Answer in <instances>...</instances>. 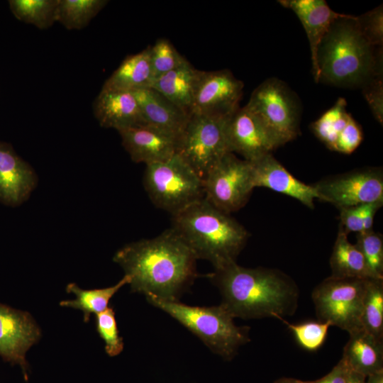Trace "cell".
Segmentation results:
<instances>
[{
    "mask_svg": "<svg viewBox=\"0 0 383 383\" xmlns=\"http://www.w3.org/2000/svg\"><path fill=\"white\" fill-rule=\"evenodd\" d=\"M106 0H58L56 21L68 30H80L107 4Z\"/></svg>",
    "mask_w": 383,
    "mask_h": 383,
    "instance_id": "cell-26",
    "label": "cell"
},
{
    "mask_svg": "<svg viewBox=\"0 0 383 383\" xmlns=\"http://www.w3.org/2000/svg\"><path fill=\"white\" fill-rule=\"evenodd\" d=\"M355 245L364 256L374 279H383V238L373 229L357 234Z\"/></svg>",
    "mask_w": 383,
    "mask_h": 383,
    "instance_id": "cell-31",
    "label": "cell"
},
{
    "mask_svg": "<svg viewBox=\"0 0 383 383\" xmlns=\"http://www.w3.org/2000/svg\"><path fill=\"white\" fill-rule=\"evenodd\" d=\"M330 265L332 277L373 278L363 255L355 244L348 240V234L341 228H339L333 246Z\"/></svg>",
    "mask_w": 383,
    "mask_h": 383,
    "instance_id": "cell-24",
    "label": "cell"
},
{
    "mask_svg": "<svg viewBox=\"0 0 383 383\" xmlns=\"http://www.w3.org/2000/svg\"><path fill=\"white\" fill-rule=\"evenodd\" d=\"M313 186L318 199L338 209L383 201L380 168L369 167L328 177Z\"/></svg>",
    "mask_w": 383,
    "mask_h": 383,
    "instance_id": "cell-11",
    "label": "cell"
},
{
    "mask_svg": "<svg viewBox=\"0 0 383 383\" xmlns=\"http://www.w3.org/2000/svg\"><path fill=\"white\" fill-rule=\"evenodd\" d=\"M228 117L192 113L178 140V153L202 178L229 152Z\"/></svg>",
    "mask_w": 383,
    "mask_h": 383,
    "instance_id": "cell-9",
    "label": "cell"
},
{
    "mask_svg": "<svg viewBox=\"0 0 383 383\" xmlns=\"http://www.w3.org/2000/svg\"><path fill=\"white\" fill-rule=\"evenodd\" d=\"M223 305L234 318H279L296 309L299 289L288 275L274 269L248 268L237 262L209 274Z\"/></svg>",
    "mask_w": 383,
    "mask_h": 383,
    "instance_id": "cell-2",
    "label": "cell"
},
{
    "mask_svg": "<svg viewBox=\"0 0 383 383\" xmlns=\"http://www.w3.org/2000/svg\"><path fill=\"white\" fill-rule=\"evenodd\" d=\"M152 84V74L148 46L138 53L127 56L106 80L102 89L134 91L150 88Z\"/></svg>",
    "mask_w": 383,
    "mask_h": 383,
    "instance_id": "cell-22",
    "label": "cell"
},
{
    "mask_svg": "<svg viewBox=\"0 0 383 383\" xmlns=\"http://www.w3.org/2000/svg\"><path fill=\"white\" fill-rule=\"evenodd\" d=\"M243 87L228 70H198L191 113L230 116L239 108Z\"/></svg>",
    "mask_w": 383,
    "mask_h": 383,
    "instance_id": "cell-12",
    "label": "cell"
},
{
    "mask_svg": "<svg viewBox=\"0 0 383 383\" xmlns=\"http://www.w3.org/2000/svg\"><path fill=\"white\" fill-rule=\"evenodd\" d=\"M197 72L198 70L187 61L156 79L150 88L191 113Z\"/></svg>",
    "mask_w": 383,
    "mask_h": 383,
    "instance_id": "cell-23",
    "label": "cell"
},
{
    "mask_svg": "<svg viewBox=\"0 0 383 383\" xmlns=\"http://www.w3.org/2000/svg\"><path fill=\"white\" fill-rule=\"evenodd\" d=\"M113 260L131 282L132 292L167 301H179L196 278V258L172 229L119 249Z\"/></svg>",
    "mask_w": 383,
    "mask_h": 383,
    "instance_id": "cell-1",
    "label": "cell"
},
{
    "mask_svg": "<svg viewBox=\"0 0 383 383\" xmlns=\"http://www.w3.org/2000/svg\"><path fill=\"white\" fill-rule=\"evenodd\" d=\"M347 102L339 98L335 104L311 123L314 135L330 150H333L336 140L352 116L347 111Z\"/></svg>",
    "mask_w": 383,
    "mask_h": 383,
    "instance_id": "cell-28",
    "label": "cell"
},
{
    "mask_svg": "<svg viewBox=\"0 0 383 383\" xmlns=\"http://www.w3.org/2000/svg\"><path fill=\"white\" fill-rule=\"evenodd\" d=\"M363 139V133L360 125L351 117L340 133L335 144L333 151L343 154H350L360 145Z\"/></svg>",
    "mask_w": 383,
    "mask_h": 383,
    "instance_id": "cell-35",
    "label": "cell"
},
{
    "mask_svg": "<svg viewBox=\"0 0 383 383\" xmlns=\"http://www.w3.org/2000/svg\"><path fill=\"white\" fill-rule=\"evenodd\" d=\"M382 205L383 201L361 205L362 231H370L372 229L374 216Z\"/></svg>",
    "mask_w": 383,
    "mask_h": 383,
    "instance_id": "cell-39",
    "label": "cell"
},
{
    "mask_svg": "<svg viewBox=\"0 0 383 383\" xmlns=\"http://www.w3.org/2000/svg\"><path fill=\"white\" fill-rule=\"evenodd\" d=\"M143 182L152 203L172 215L204 198L203 179L178 153L147 165Z\"/></svg>",
    "mask_w": 383,
    "mask_h": 383,
    "instance_id": "cell-6",
    "label": "cell"
},
{
    "mask_svg": "<svg viewBox=\"0 0 383 383\" xmlns=\"http://www.w3.org/2000/svg\"><path fill=\"white\" fill-rule=\"evenodd\" d=\"M203 183L204 199L231 214L245 205L255 188L250 162L228 152L209 170Z\"/></svg>",
    "mask_w": 383,
    "mask_h": 383,
    "instance_id": "cell-10",
    "label": "cell"
},
{
    "mask_svg": "<svg viewBox=\"0 0 383 383\" xmlns=\"http://www.w3.org/2000/svg\"><path fill=\"white\" fill-rule=\"evenodd\" d=\"M367 279L331 276L317 285L311 297L318 321L328 322L349 334L362 330Z\"/></svg>",
    "mask_w": 383,
    "mask_h": 383,
    "instance_id": "cell-8",
    "label": "cell"
},
{
    "mask_svg": "<svg viewBox=\"0 0 383 383\" xmlns=\"http://www.w3.org/2000/svg\"><path fill=\"white\" fill-rule=\"evenodd\" d=\"M150 59L152 83L188 61L169 40L163 38H159L152 46H150Z\"/></svg>",
    "mask_w": 383,
    "mask_h": 383,
    "instance_id": "cell-30",
    "label": "cell"
},
{
    "mask_svg": "<svg viewBox=\"0 0 383 383\" xmlns=\"http://www.w3.org/2000/svg\"><path fill=\"white\" fill-rule=\"evenodd\" d=\"M362 325L364 331L383 340V279H367Z\"/></svg>",
    "mask_w": 383,
    "mask_h": 383,
    "instance_id": "cell-29",
    "label": "cell"
},
{
    "mask_svg": "<svg viewBox=\"0 0 383 383\" xmlns=\"http://www.w3.org/2000/svg\"><path fill=\"white\" fill-rule=\"evenodd\" d=\"M339 209L340 219V228L345 233L348 234L350 232L359 233L362 231L361 205Z\"/></svg>",
    "mask_w": 383,
    "mask_h": 383,
    "instance_id": "cell-37",
    "label": "cell"
},
{
    "mask_svg": "<svg viewBox=\"0 0 383 383\" xmlns=\"http://www.w3.org/2000/svg\"><path fill=\"white\" fill-rule=\"evenodd\" d=\"M41 330L31 314L0 303V357L20 367L28 380V350L40 339Z\"/></svg>",
    "mask_w": 383,
    "mask_h": 383,
    "instance_id": "cell-13",
    "label": "cell"
},
{
    "mask_svg": "<svg viewBox=\"0 0 383 383\" xmlns=\"http://www.w3.org/2000/svg\"><path fill=\"white\" fill-rule=\"evenodd\" d=\"M350 370L343 358L324 377L305 383H347Z\"/></svg>",
    "mask_w": 383,
    "mask_h": 383,
    "instance_id": "cell-38",
    "label": "cell"
},
{
    "mask_svg": "<svg viewBox=\"0 0 383 383\" xmlns=\"http://www.w3.org/2000/svg\"><path fill=\"white\" fill-rule=\"evenodd\" d=\"M358 26L369 43L380 48L383 42V9L378 6L356 18Z\"/></svg>",
    "mask_w": 383,
    "mask_h": 383,
    "instance_id": "cell-34",
    "label": "cell"
},
{
    "mask_svg": "<svg viewBox=\"0 0 383 383\" xmlns=\"http://www.w3.org/2000/svg\"><path fill=\"white\" fill-rule=\"evenodd\" d=\"M93 109L95 117L104 128L118 131L145 126L138 102L131 91L101 89Z\"/></svg>",
    "mask_w": 383,
    "mask_h": 383,
    "instance_id": "cell-20",
    "label": "cell"
},
{
    "mask_svg": "<svg viewBox=\"0 0 383 383\" xmlns=\"http://www.w3.org/2000/svg\"><path fill=\"white\" fill-rule=\"evenodd\" d=\"M274 383H305V382L304 381H301V380L294 379V378L283 377V378L277 379Z\"/></svg>",
    "mask_w": 383,
    "mask_h": 383,
    "instance_id": "cell-42",
    "label": "cell"
},
{
    "mask_svg": "<svg viewBox=\"0 0 383 383\" xmlns=\"http://www.w3.org/2000/svg\"><path fill=\"white\" fill-rule=\"evenodd\" d=\"M131 92L138 102L145 126L160 130L179 140L191 113L150 87Z\"/></svg>",
    "mask_w": 383,
    "mask_h": 383,
    "instance_id": "cell-19",
    "label": "cell"
},
{
    "mask_svg": "<svg viewBox=\"0 0 383 383\" xmlns=\"http://www.w3.org/2000/svg\"><path fill=\"white\" fill-rule=\"evenodd\" d=\"M123 146L135 162L145 165L163 162L177 153L178 140L148 126L118 131Z\"/></svg>",
    "mask_w": 383,
    "mask_h": 383,
    "instance_id": "cell-18",
    "label": "cell"
},
{
    "mask_svg": "<svg viewBox=\"0 0 383 383\" xmlns=\"http://www.w3.org/2000/svg\"><path fill=\"white\" fill-rule=\"evenodd\" d=\"M172 228L196 260L210 262L214 270L236 262L249 237L231 214L204 198L172 215Z\"/></svg>",
    "mask_w": 383,
    "mask_h": 383,
    "instance_id": "cell-3",
    "label": "cell"
},
{
    "mask_svg": "<svg viewBox=\"0 0 383 383\" xmlns=\"http://www.w3.org/2000/svg\"><path fill=\"white\" fill-rule=\"evenodd\" d=\"M356 18L337 19L323 38L317 53L319 82L362 87L382 75V52L363 35Z\"/></svg>",
    "mask_w": 383,
    "mask_h": 383,
    "instance_id": "cell-4",
    "label": "cell"
},
{
    "mask_svg": "<svg viewBox=\"0 0 383 383\" xmlns=\"http://www.w3.org/2000/svg\"><path fill=\"white\" fill-rule=\"evenodd\" d=\"M279 3L293 11L302 23L309 42L313 76L315 82H319V45L331 25L345 14L333 11L323 0H280Z\"/></svg>",
    "mask_w": 383,
    "mask_h": 383,
    "instance_id": "cell-17",
    "label": "cell"
},
{
    "mask_svg": "<svg viewBox=\"0 0 383 383\" xmlns=\"http://www.w3.org/2000/svg\"><path fill=\"white\" fill-rule=\"evenodd\" d=\"M363 94L377 121L383 122V83L382 75L377 76L363 87Z\"/></svg>",
    "mask_w": 383,
    "mask_h": 383,
    "instance_id": "cell-36",
    "label": "cell"
},
{
    "mask_svg": "<svg viewBox=\"0 0 383 383\" xmlns=\"http://www.w3.org/2000/svg\"><path fill=\"white\" fill-rule=\"evenodd\" d=\"M342 358L351 371L365 377L383 370V340L363 329L350 334Z\"/></svg>",
    "mask_w": 383,
    "mask_h": 383,
    "instance_id": "cell-21",
    "label": "cell"
},
{
    "mask_svg": "<svg viewBox=\"0 0 383 383\" xmlns=\"http://www.w3.org/2000/svg\"><path fill=\"white\" fill-rule=\"evenodd\" d=\"M260 119L275 149L299 134L300 107L294 93L275 78L260 84L246 104Z\"/></svg>",
    "mask_w": 383,
    "mask_h": 383,
    "instance_id": "cell-7",
    "label": "cell"
},
{
    "mask_svg": "<svg viewBox=\"0 0 383 383\" xmlns=\"http://www.w3.org/2000/svg\"><path fill=\"white\" fill-rule=\"evenodd\" d=\"M37 184L28 163L8 143L0 141V202L16 206L24 202Z\"/></svg>",
    "mask_w": 383,
    "mask_h": 383,
    "instance_id": "cell-16",
    "label": "cell"
},
{
    "mask_svg": "<svg viewBox=\"0 0 383 383\" xmlns=\"http://www.w3.org/2000/svg\"><path fill=\"white\" fill-rule=\"evenodd\" d=\"M365 376L350 370L347 383H365Z\"/></svg>",
    "mask_w": 383,
    "mask_h": 383,
    "instance_id": "cell-40",
    "label": "cell"
},
{
    "mask_svg": "<svg viewBox=\"0 0 383 383\" xmlns=\"http://www.w3.org/2000/svg\"><path fill=\"white\" fill-rule=\"evenodd\" d=\"M130 278L124 277L116 284L111 287L83 289L75 283H70L66 287L67 293H72L75 296L74 299L62 300L60 302V306L69 307L82 311L84 313L85 323L89 321L91 315L99 313L108 308L111 299L118 291L126 284H129Z\"/></svg>",
    "mask_w": 383,
    "mask_h": 383,
    "instance_id": "cell-25",
    "label": "cell"
},
{
    "mask_svg": "<svg viewBox=\"0 0 383 383\" xmlns=\"http://www.w3.org/2000/svg\"><path fill=\"white\" fill-rule=\"evenodd\" d=\"M13 16L39 29H46L56 22L58 0H10Z\"/></svg>",
    "mask_w": 383,
    "mask_h": 383,
    "instance_id": "cell-27",
    "label": "cell"
},
{
    "mask_svg": "<svg viewBox=\"0 0 383 383\" xmlns=\"http://www.w3.org/2000/svg\"><path fill=\"white\" fill-rule=\"evenodd\" d=\"M293 333L297 342L304 349L309 351L317 350L325 342L331 324L328 322L309 321L299 324H292L284 318L279 317Z\"/></svg>",
    "mask_w": 383,
    "mask_h": 383,
    "instance_id": "cell-32",
    "label": "cell"
},
{
    "mask_svg": "<svg viewBox=\"0 0 383 383\" xmlns=\"http://www.w3.org/2000/svg\"><path fill=\"white\" fill-rule=\"evenodd\" d=\"M365 383H383V370L373 373L367 377Z\"/></svg>",
    "mask_w": 383,
    "mask_h": 383,
    "instance_id": "cell-41",
    "label": "cell"
},
{
    "mask_svg": "<svg viewBox=\"0 0 383 383\" xmlns=\"http://www.w3.org/2000/svg\"><path fill=\"white\" fill-rule=\"evenodd\" d=\"M254 187H266L292 197L306 206L313 209L318 194L313 185H309L294 177L272 152L250 161Z\"/></svg>",
    "mask_w": 383,
    "mask_h": 383,
    "instance_id": "cell-15",
    "label": "cell"
},
{
    "mask_svg": "<svg viewBox=\"0 0 383 383\" xmlns=\"http://www.w3.org/2000/svg\"><path fill=\"white\" fill-rule=\"evenodd\" d=\"M152 306L167 313L196 335L213 353L226 360L237 354L240 347L250 340V327L238 326L234 317L221 304L193 306L179 301L146 296Z\"/></svg>",
    "mask_w": 383,
    "mask_h": 383,
    "instance_id": "cell-5",
    "label": "cell"
},
{
    "mask_svg": "<svg viewBox=\"0 0 383 383\" xmlns=\"http://www.w3.org/2000/svg\"><path fill=\"white\" fill-rule=\"evenodd\" d=\"M226 135L230 152L253 161L275 150L259 117L247 106L228 117Z\"/></svg>",
    "mask_w": 383,
    "mask_h": 383,
    "instance_id": "cell-14",
    "label": "cell"
},
{
    "mask_svg": "<svg viewBox=\"0 0 383 383\" xmlns=\"http://www.w3.org/2000/svg\"><path fill=\"white\" fill-rule=\"evenodd\" d=\"M96 331L104 342V350L110 357L118 355L123 350V338L120 336L115 312L112 307L96 314Z\"/></svg>",
    "mask_w": 383,
    "mask_h": 383,
    "instance_id": "cell-33",
    "label": "cell"
}]
</instances>
